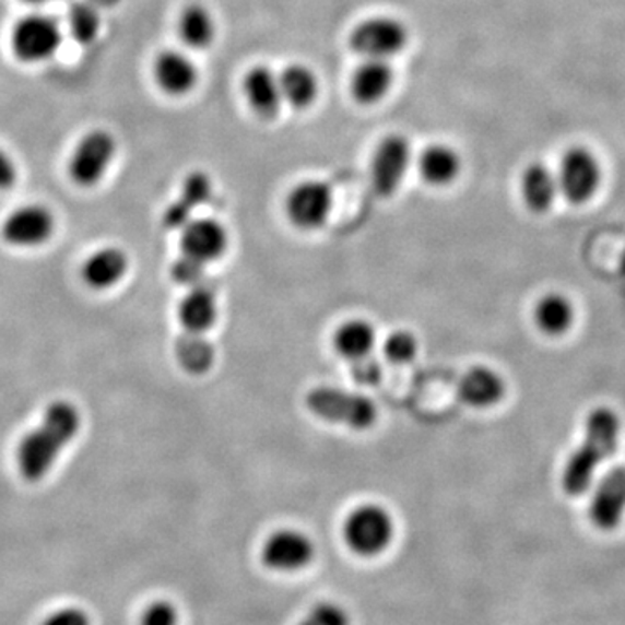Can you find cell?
Listing matches in <instances>:
<instances>
[{
  "mask_svg": "<svg viewBox=\"0 0 625 625\" xmlns=\"http://www.w3.org/2000/svg\"><path fill=\"white\" fill-rule=\"evenodd\" d=\"M81 412L67 400L47 406L37 426L26 433L16 448L17 471L23 480L37 483L51 473L64 448L81 432Z\"/></svg>",
  "mask_w": 625,
  "mask_h": 625,
  "instance_id": "1",
  "label": "cell"
},
{
  "mask_svg": "<svg viewBox=\"0 0 625 625\" xmlns=\"http://www.w3.org/2000/svg\"><path fill=\"white\" fill-rule=\"evenodd\" d=\"M621 436V418L609 406H598L589 414L586 435L579 450L563 469L562 485L565 494L577 497L589 491L595 469L615 453Z\"/></svg>",
  "mask_w": 625,
  "mask_h": 625,
  "instance_id": "2",
  "label": "cell"
},
{
  "mask_svg": "<svg viewBox=\"0 0 625 625\" xmlns=\"http://www.w3.org/2000/svg\"><path fill=\"white\" fill-rule=\"evenodd\" d=\"M343 535L353 553L362 558H376L393 542V516L379 504H362L346 516Z\"/></svg>",
  "mask_w": 625,
  "mask_h": 625,
  "instance_id": "3",
  "label": "cell"
},
{
  "mask_svg": "<svg viewBox=\"0 0 625 625\" xmlns=\"http://www.w3.org/2000/svg\"><path fill=\"white\" fill-rule=\"evenodd\" d=\"M9 44L17 61L26 64L44 63L55 58L63 46V28L49 14H26L13 26Z\"/></svg>",
  "mask_w": 625,
  "mask_h": 625,
  "instance_id": "4",
  "label": "cell"
},
{
  "mask_svg": "<svg viewBox=\"0 0 625 625\" xmlns=\"http://www.w3.org/2000/svg\"><path fill=\"white\" fill-rule=\"evenodd\" d=\"M306 405L327 423L344 424L351 429H367L377 421V406L373 400L346 389H312L306 398Z\"/></svg>",
  "mask_w": 625,
  "mask_h": 625,
  "instance_id": "5",
  "label": "cell"
},
{
  "mask_svg": "<svg viewBox=\"0 0 625 625\" xmlns=\"http://www.w3.org/2000/svg\"><path fill=\"white\" fill-rule=\"evenodd\" d=\"M115 156H117L115 135L106 129H93L82 135L75 144L68 161V176L76 187H96L110 170Z\"/></svg>",
  "mask_w": 625,
  "mask_h": 625,
  "instance_id": "6",
  "label": "cell"
},
{
  "mask_svg": "<svg viewBox=\"0 0 625 625\" xmlns=\"http://www.w3.org/2000/svg\"><path fill=\"white\" fill-rule=\"evenodd\" d=\"M334 209V193L326 181L306 179L292 188L285 200L288 221L303 232L323 228Z\"/></svg>",
  "mask_w": 625,
  "mask_h": 625,
  "instance_id": "7",
  "label": "cell"
},
{
  "mask_svg": "<svg viewBox=\"0 0 625 625\" xmlns=\"http://www.w3.org/2000/svg\"><path fill=\"white\" fill-rule=\"evenodd\" d=\"M351 47L367 60H388L406 46L409 32L391 16L368 17L351 34Z\"/></svg>",
  "mask_w": 625,
  "mask_h": 625,
  "instance_id": "8",
  "label": "cell"
},
{
  "mask_svg": "<svg viewBox=\"0 0 625 625\" xmlns=\"http://www.w3.org/2000/svg\"><path fill=\"white\" fill-rule=\"evenodd\" d=\"M56 232V217L51 209L40 203H28L14 209L4 223L0 235L5 244L16 249H37L46 246Z\"/></svg>",
  "mask_w": 625,
  "mask_h": 625,
  "instance_id": "9",
  "label": "cell"
},
{
  "mask_svg": "<svg viewBox=\"0 0 625 625\" xmlns=\"http://www.w3.org/2000/svg\"><path fill=\"white\" fill-rule=\"evenodd\" d=\"M412 162V149L405 135L391 134L377 144L370 161V181L380 197H391L402 187Z\"/></svg>",
  "mask_w": 625,
  "mask_h": 625,
  "instance_id": "10",
  "label": "cell"
},
{
  "mask_svg": "<svg viewBox=\"0 0 625 625\" xmlns=\"http://www.w3.org/2000/svg\"><path fill=\"white\" fill-rule=\"evenodd\" d=\"M601 165L582 146H574L563 156L559 165L558 188L563 197L574 205H582L594 197L600 188Z\"/></svg>",
  "mask_w": 625,
  "mask_h": 625,
  "instance_id": "11",
  "label": "cell"
},
{
  "mask_svg": "<svg viewBox=\"0 0 625 625\" xmlns=\"http://www.w3.org/2000/svg\"><path fill=\"white\" fill-rule=\"evenodd\" d=\"M261 558L270 570L294 574L315 559V544L300 530H276L262 545Z\"/></svg>",
  "mask_w": 625,
  "mask_h": 625,
  "instance_id": "12",
  "label": "cell"
},
{
  "mask_svg": "<svg viewBox=\"0 0 625 625\" xmlns=\"http://www.w3.org/2000/svg\"><path fill=\"white\" fill-rule=\"evenodd\" d=\"M179 244L182 256L209 267L228 250V229L214 217H193L182 226Z\"/></svg>",
  "mask_w": 625,
  "mask_h": 625,
  "instance_id": "13",
  "label": "cell"
},
{
  "mask_svg": "<svg viewBox=\"0 0 625 625\" xmlns=\"http://www.w3.org/2000/svg\"><path fill=\"white\" fill-rule=\"evenodd\" d=\"M625 515V468H615L601 480L592 495L589 516L595 529H617Z\"/></svg>",
  "mask_w": 625,
  "mask_h": 625,
  "instance_id": "14",
  "label": "cell"
},
{
  "mask_svg": "<svg viewBox=\"0 0 625 625\" xmlns=\"http://www.w3.org/2000/svg\"><path fill=\"white\" fill-rule=\"evenodd\" d=\"M153 76L165 94L174 97L187 96L199 84V68L185 52L167 49L156 56Z\"/></svg>",
  "mask_w": 625,
  "mask_h": 625,
  "instance_id": "15",
  "label": "cell"
},
{
  "mask_svg": "<svg viewBox=\"0 0 625 625\" xmlns=\"http://www.w3.org/2000/svg\"><path fill=\"white\" fill-rule=\"evenodd\" d=\"M506 380L494 368L476 365L469 368L457 385V394L464 405L485 410L499 405L506 397Z\"/></svg>",
  "mask_w": 625,
  "mask_h": 625,
  "instance_id": "16",
  "label": "cell"
},
{
  "mask_svg": "<svg viewBox=\"0 0 625 625\" xmlns=\"http://www.w3.org/2000/svg\"><path fill=\"white\" fill-rule=\"evenodd\" d=\"M129 256L120 247H102L94 250L82 264V282L93 291H110L117 287L129 271Z\"/></svg>",
  "mask_w": 625,
  "mask_h": 625,
  "instance_id": "17",
  "label": "cell"
},
{
  "mask_svg": "<svg viewBox=\"0 0 625 625\" xmlns=\"http://www.w3.org/2000/svg\"><path fill=\"white\" fill-rule=\"evenodd\" d=\"M178 318L182 329L188 334H208L214 329L220 318L217 297L205 285H197L187 292L179 300Z\"/></svg>",
  "mask_w": 625,
  "mask_h": 625,
  "instance_id": "18",
  "label": "cell"
},
{
  "mask_svg": "<svg viewBox=\"0 0 625 625\" xmlns=\"http://www.w3.org/2000/svg\"><path fill=\"white\" fill-rule=\"evenodd\" d=\"M244 94L247 103L262 119H273L280 111L283 97L280 79L270 67L250 68L244 76Z\"/></svg>",
  "mask_w": 625,
  "mask_h": 625,
  "instance_id": "19",
  "label": "cell"
},
{
  "mask_svg": "<svg viewBox=\"0 0 625 625\" xmlns=\"http://www.w3.org/2000/svg\"><path fill=\"white\" fill-rule=\"evenodd\" d=\"M394 72L388 60H365L351 79V93L362 105L379 103L393 87Z\"/></svg>",
  "mask_w": 625,
  "mask_h": 625,
  "instance_id": "20",
  "label": "cell"
},
{
  "mask_svg": "<svg viewBox=\"0 0 625 625\" xmlns=\"http://www.w3.org/2000/svg\"><path fill=\"white\" fill-rule=\"evenodd\" d=\"M212 197V181L208 174L191 173L182 182L181 197L170 203L165 211L164 223L167 228L181 229L188 221L193 220L191 212L209 202Z\"/></svg>",
  "mask_w": 625,
  "mask_h": 625,
  "instance_id": "21",
  "label": "cell"
},
{
  "mask_svg": "<svg viewBox=\"0 0 625 625\" xmlns=\"http://www.w3.org/2000/svg\"><path fill=\"white\" fill-rule=\"evenodd\" d=\"M461 155L448 144H429L418 158V170L424 181L432 187H448L461 174Z\"/></svg>",
  "mask_w": 625,
  "mask_h": 625,
  "instance_id": "22",
  "label": "cell"
},
{
  "mask_svg": "<svg viewBox=\"0 0 625 625\" xmlns=\"http://www.w3.org/2000/svg\"><path fill=\"white\" fill-rule=\"evenodd\" d=\"M377 344V330L365 318H351L339 326L334 334V347L344 359L355 364L373 355Z\"/></svg>",
  "mask_w": 625,
  "mask_h": 625,
  "instance_id": "23",
  "label": "cell"
},
{
  "mask_svg": "<svg viewBox=\"0 0 625 625\" xmlns=\"http://www.w3.org/2000/svg\"><path fill=\"white\" fill-rule=\"evenodd\" d=\"M558 190V179L541 162L527 165L521 174V199L535 214L550 211Z\"/></svg>",
  "mask_w": 625,
  "mask_h": 625,
  "instance_id": "24",
  "label": "cell"
},
{
  "mask_svg": "<svg viewBox=\"0 0 625 625\" xmlns=\"http://www.w3.org/2000/svg\"><path fill=\"white\" fill-rule=\"evenodd\" d=\"M178 35L190 49H205L216 37V22L205 5L190 4L178 17Z\"/></svg>",
  "mask_w": 625,
  "mask_h": 625,
  "instance_id": "25",
  "label": "cell"
},
{
  "mask_svg": "<svg viewBox=\"0 0 625 625\" xmlns=\"http://www.w3.org/2000/svg\"><path fill=\"white\" fill-rule=\"evenodd\" d=\"M283 102L294 108H308L318 96V79L306 64H288L279 75Z\"/></svg>",
  "mask_w": 625,
  "mask_h": 625,
  "instance_id": "26",
  "label": "cell"
},
{
  "mask_svg": "<svg viewBox=\"0 0 625 625\" xmlns=\"http://www.w3.org/2000/svg\"><path fill=\"white\" fill-rule=\"evenodd\" d=\"M574 305L562 294H547L539 299L533 311V320L545 335H563L574 326Z\"/></svg>",
  "mask_w": 625,
  "mask_h": 625,
  "instance_id": "27",
  "label": "cell"
},
{
  "mask_svg": "<svg viewBox=\"0 0 625 625\" xmlns=\"http://www.w3.org/2000/svg\"><path fill=\"white\" fill-rule=\"evenodd\" d=\"M179 365L193 376L209 373L216 362V350L203 334H185L176 343Z\"/></svg>",
  "mask_w": 625,
  "mask_h": 625,
  "instance_id": "28",
  "label": "cell"
},
{
  "mask_svg": "<svg viewBox=\"0 0 625 625\" xmlns=\"http://www.w3.org/2000/svg\"><path fill=\"white\" fill-rule=\"evenodd\" d=\"M102 14L93 2L82 0L68 11V32L81 46H93L102 34Z\"/></svg>",
  "mask_w": 625,
  "mask_h": 625,
  "instance_id": "29",
  "label": "cell"
},
{
  "mask_svg": "<svg viewBox=\"0 0 625 625\" xmlns=\"http://www.w3.org/2000/svg\"><path fill=\"white\" fill-rule=\"evenodd\" d=\"M382 356L386 362L391 365H409L417 358L418 355V339L415 338L414 332L410 330L400 329L393 330L388 338L382 341Z\"/></svg>",
  "mask_w": 625,
  "mask_h": 625,
  "instance_id": "30",
  "label": "cell"
},
{
  "mask_svg": "<svg viewBox=\"0 0 625 625\" xmlns=\"http://www.w3.org/2000/svg\"><path fill=\"white\" fill-rule=\"evenodd\" d=\"M141 625H179L178 609L167 600L153 601L144 609Z\"/></svg>",
  "mask_w": 625,
  "mask_h": 625,
  "instance_id": "31",
  "label": "cell"
},
{
  "mask_svg": "<svg viewBox=\"0 0 625 625\" xmlns=\"http://www.w3.org/2000/svg\"><path fill=\"white\" fill-rule=\"evenodd\" d=\"M306 621L311 625H350V615L339 604L318 603L311 609Z\"/></svg>",
  "mask_w": 625,
  "mask_h": 625,
  "instance_id": "32",
  "label": "cell"
},
{
  "mask_svg": "<svg viewBox=\"0 0 625 625\" xmlns=\"http://www.w3.org/2000/svg\"><path fill=\"white\" fill-rule=\"evenodd\" d=\"M205 268L200 262L193 261V259L182 256L178 261L174 262L173 276L174 280L182 285H188V287H197V285H202L203 273H205Z\"/></svg>",
  "mask_w": 625,
  "mask_h": 625,
  "instance_id": "33",
  "label": "cell"
},
{
  "mask_svg": "<svg viewBox=\"0 0 625 625\" xmlns=\"http://www.w3.org/2000/svg\"><path fill=\"white\" fill-rule=\"evenodd\" d=\"M43 625H93L90 613L79 606H63L47 615Z\"/></svg>",
  "mask_w": 625,
  "mask_h": 625,
  "instance_id": "34",
  "label": "cell"
},
{
  "mask_svg": "<svg viewBox=\"0 0 625 625\" xmlns=\"http://www.w3.org/2000/svg\"><path fill=\"white\" fill-rule=\"evenodd\" d=\"M353 377H355L356 382L359 386H374L379 382L380 377H382V368H380L379 362H374L370 356L365 359H359L353 364Z\"/></svg>",
  "mask_w": 625,
  "mask_h": 625,
  "instance_id": "35",
  "label": "cell"
},
{
  "mask_svg": "<svg viewBox=\"0 0 625 625\" xmlns=\"http://www.w3.org/2000/svg\"><path fill=\"white\" fill-rule=\"evenodd\" d=\"M17 164L13 156L9 155L2 146H0V191L11 190L16 187L17 182Z\"/></svg>",
  "mask_w": 625,
  "mask_h": 625,
  "instance_id": "36",
  "label": "cell"
},
{
  "mask_svg": "<svg viewBox=\"0 0 625 625\" xmlns=\"http://www.w3.org/2000/svg\"><path fill=\"white\" fill-rule=\"evenodd\" d=\"M22 2L28 5H43L46 4L47 0H22Z\"/></svg>",
  "mask_w": 625,
  "mask_h": 625,
  "instance_id": "37",
  "label": "cell"
},
{
  "mask_svg": "<svg viewBox=\"0 0 625 625\" xmlns=\"http://www.w3.org/2000/svg\"><path fill=\"white\" fill-rule=\"evenodd\" d=\"M621 271H622V273H624V275H625V249H624V252H622V258H621Z\"/></svg>",
  "mask_w": 625,
  "mask_h": 625,
  "instance_id": "38",
  "label": "cell"
},
{
  "mask_svg": "<svg viewBox=\"0 0 625 625\" xmlns=\"http://www.w3.org/2000/svg\"><path fill=\"white\" fill-rule=\"evenodd\" d=\"M299 625H311V624H309V622H308V621H305V622H300V624H299Z\"/></svg>",
  "mask_w": 625,
  "mask_h": 625,
  "instance_id": "39",
  "label": "cell"
}]
</instances>
